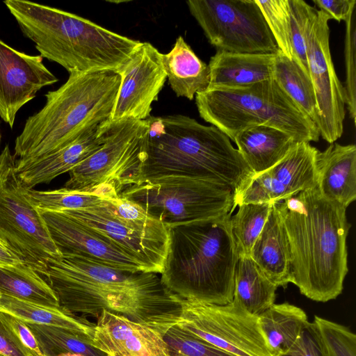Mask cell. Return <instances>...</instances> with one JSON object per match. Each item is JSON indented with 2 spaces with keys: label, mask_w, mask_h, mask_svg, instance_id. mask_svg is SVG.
<instances>
[{
  "label": "cell",
  "mask_w": 356,
  "mask_h": 356,
  "mask_svg": "<svg viewBox=\"0 0 356 356\" xmlns=\"http://www.w3.org/2000/svg\"><path fill=\"white\" fill-rule=\"evenodd\" d=\"M118 72L121 81L110 121L147 119L167 79L162 54L140 42Z\"/></svg>",
  "instance_id": "obj_16"
},
{
  "label": "cell",
  "mask_w": 356,
  "mask_h": 356,
  "mask_svg": "<svg viewBox=\"0 0 356 356\" xmlns=\"http://www.w3.org/2000/svg\"><path fill=\"white\" fill-rule=\"evenodd\" d=\"M273 79L318 127L320 112L311 78L295 59L289 58L279 49L275 56Z\"/></svg>",
  "instance_id": "obj_28"
},
{
  "label": "cell",
  "mask_w": 356,
  "mask_h": 356,
  "mask_svg": "<svg viewBox=\"0 0 356 356\" xmlns=\"http://www.w3.org/2000/svg\"><path fill=\"white\" fill-rule=\"evenodd\" d=\"M345 63L346 101L349 115L355 124L356 118V22L355 10L346 22Z\"/></svg>",
  "instance_id": "obj_38"
},
{
  "label": "cell",
  "mask_w": 356,
  "mask_h": 356,
  "mask_svg": "<svg viewBox=\"0 0 356 356\" xmlns=\"http://www.w3.org/2000/svg\"><path fill=\"white\" fill-rule=\"evenodd\" d=\"M325 356H356V336L348 327L315 316Z\"/></svg>",
  "instance_id": "obj_35"
},
{
  "label": "cell",
  "mask_w": 356,
  "mask_h": 356,
  "mask_svg": "<svg viewBox=\"0 0 356 356\" xmlns=\"http://www.w3.org/2000/svg\"><path fill=\"white\" fill-rule=\"evenodd\" d=\"M0 245L3 246V248H5L3 245V243H1V241H0Z\"/></svg>",
  "instance_id": "obj_46"
},
{
  "label": "cell",
  "mask_w": 356,
  "mask_h": 356,
  "mask_svg": "<svg viewBox=\"0 0 356 356\" xmlns=\"http://www.w3.org/2000/svg\"><path fill=\"white\" fill-rule=\"evenodd\" d=\"M163 338L171 356H236L190 335L176 325Z\"/></svg>",
  "instance_id": "obj_37"
},
{
  "label": "cell",
  "mask_w": 356,
  "mask_h": 356,
  "mask_svg": "<svg viewBox=\"0 0 356 356\" xmlns=\"http://www.w3.org/2000/svg\"><path fill=\"white\" fill-rule=\"evenodd\" d=\"M330 17L316 10L307 35V57L320 112L318 127L320 136L333 143L343 131L346 91L338 79L330 49Z\"/></svg>",
  "instance_id": "obj_14"
},
{
  "label": "cell",
  "mask_w": 356,
  "mask_h": 356,
  "mask_svg": "<svg viewBox=\"0 0 356 356\" xmlns=\"http://www.w3.org/2000/svg\"><path fill=\"white\" fill-rule=\"evenodd\" d=\"M91 346L105 356H171L158 330L107 310L97 318Z\"/></svg>",
  "instance_id": "obj_19"
},
{
  "label": "cell",
  "mask_w": 356,
  "mask_h": 356,
  "mask_svg": "<svg viewBox=\"0 0 356 356\" xmlns=\"http://www.w3.org/2000/svg\"><path fill=\"white\" fill-rule=\"evenodd\" d=\"M28 196L40 210L63 211L90 208L102 204L108 196L103 192H88L61 188L38 191L26 188Z\"/></svg>",
  "instance_id": "obj_33"
},
{
  "label": "cell",
  "mask_w": 356,
  "mask_h": 356,
  "mask_svg": "<svg viewBox=\"0 0 356 356\" xmlns=\"http://www.w3.org/2000/svg\"><path fill=\"white\" fill-rule=\"evenodd\" d=\"M180 300L176 325L184 332L236 356H275L263 337L258 316L235 298L223 305Z\"/></svg>",
  "instance_id": "obj_12"
},
{
  "label": "cell",
  "mask_w": 356,
  "mask_h": 356,
  "mask_svg": "<svg viewBox=\"0 0 356 356\" xmlns=\"http://www.w3.org/2000/svg\"><path fill=\"white\" fill-rule=\"evenodd\" d=\"M0 241L42 277L48 264L62 257L14 169L0 183Z\"/></svg>",
  "instance_id": "obj_13"
},
{
  "label": "cell",
  "mask_w": 356,
  "mask_h": 356,
  "mask_svg": "<svg viewBox=\"0 0 356 356\" xmlns=\"http://www.w3.org/2000/svg\"><path fill=\"white\" fill-rule=\"evenodd\" d=\"M316 187L325 198L347 208L356 199V146L337 143L316 156Z\"/></svg>",
  "instance_id": "obj_21"
},
{
  "label": "cell",
  "mask_w": 356,
  "mask_h": 356,
  "mask_svg": "<svg viewBox=\"0 0 356 356\" xmlns=\"http://www.w3.org/2000/svg\"><path fill=\"white\" fill-rule=\"evenodd\" d=\"M250 257L277 287L290 283L291 254L284 227L274 204Z\"/></svg>",
  "instance_id": "obj_23"
},
{
  "label": "cell",
  "mask_w": 356,
  "mask_h": 356,
  "mask_svg": "<svg viewBox=\"0 0 356 356\" xmlns=\"http://www.w3.org/2000/svg\"><path fill=\"white\" fill-rule=\"evenodd\" d=\"M265 341L275 356L285 353L309 323L305 312L289 302L273 304L258 316Z\"/></svg>",
  "instance_id": "obj_26"
},
{
  "label": "cell",
  "mask_w": 356,
  "mask_h": 356,
  "mask_svg": "<svg viewBox=\"0 0 356 356\" xmlns=\"http://www.w3.org/2000/svg\"><path fill=\"white\" fill-rule=\"evenodd\" d=\"M278 49L293 59L291 43V17L289 0H255Z\"/></svg>",
  "instance_id": "obj_34"
},
{
  "label": "cell",
  "mask_w": 356,
  "mask_h": 356,
  "mask_svg": "<svg viewBox=\"0 0 356 356\" xmlns=\"http://www.w3.org/2000/svg\"><path fill=\"white\" fill-rule=\"evenodd\" d=\"M280 356H325L318 332L313 322H309L292 346Z\"/></svg>",
  "instance_id": "obj_39"
},
{
  "label": "cell",
  "mask_w": 356,
  "mask_h": 356,
  "mask_svg": "<svg viewBox=\"0 0 356 356\" xmlns=\"http://www.w3.org/2000/svg\"><path fill=\"white\" fill-rule=\"evenodd\" d=\"M15 158L6 145L0 152V183L15 168Z\"/></svg>",
  "instance_id": "obj_43"
},
{
  "label": "cell",
  "mask_w": 356,
  "mask_h": 356,
  "mask_svg": "<svg viewBox=\"0 0 356 356\" xmlns=\"http://www.w3.org/2000/svg\"><path fill=\"white\" fill-rule=\"evenodd\" d=\"M44 279L60 306L97 318L103 310L151 327L163 336L179 321L180 298L161 282L159 273L130 271L75 255L51 261Z\"/></svg>",
  "instance_id": "obj_1"
},
{
  "label": "cell",
  "mask_w": 356,
  "mask_h": 356,
  "mask_svg": "<svg viewBox=\"0 0 356 356\" xmlns=\"http://www.w3.org/2000/svg\"><path fill=\"white\" fill-rule=\"evenodd\" d=\"M0 295L51 307L60 306L49 283L31 266H0Z\"/></svg>",
  "instance_id": "obj_30"
},
{
  "label": "cell",
  "mask_w": 356,
  "mask_h": 356,
  "mask_svg": "<svg viewBox=\"0 0 356 356\" xmlns=\"http://www.w3.org/2000/svg\"><path fill=\"white\" fill-rule=\"evenodd\" d=\"M1 296V295H0Z\"/></svg>",
  "instance_id": "obj_48"
},
{
  "label": "cell",
  "mask_w": 356,
  "mask_h": 356,
  "mask_svg": "<svg viewBox=\"0 0 356 356\" xmlns=\"http://www.w3.org/2000/svg\"><path fill=\"white\" fill-rule=\"evenodd\" d=\"M233 141L254 175L275 165L298 143L291 134L267 125L245 129Z\"/></svg>",
  "instance_id": "obj_24"
},
{
  "label": "cell",
  "mask_w": 356,
  "mask_h": 356,
  "mask_svg": "<svg viewBox=\"0 0 356 356\" xmlns=\"http://www.w3.org/2000/svg\"><path fill=\"white\" fill-rule=\"evenodd\" d=\"M273 203H245L230 216L229 225L238 257H250L251 250L261 232Z\"/></svg>",
  "instance_id": "obj_32"
},
{
  "label": "cell",
  "mask_w": 356,
  "mask_h": 356,
  "mask_svg": "<svg viewBox=\"0 0 356 356\" xmlns=\"http://www.w3.org/2000/svg\"><path fill=\"white\" fill-rule=\"evenodd\" d=\"M3 3L40 56L69 74L118 72L140 42L58 8L25 0Z\"/></svg>",
  "instance_id": "obj_6"
},
{
  "label": "cell",
  "mask_w": 356,
  "mask_h": 356,
  "mask_svg": "<svg viewBox=\"0 0 356 356\" xmlns=\"http://www.w3.org/2000/svg\"><path fill=\"white\" fill-rule=\"evenodd\" d=\"M0 312L17 317L26 323L66 328L92 339L95 324L61 306L39 305L1 295Z\"/></svg>",
  "instance_id": "obj_27"
},
{
  "label": "cell",
  "mask_w": 356,
  "mask_h": 356,
  "mask_svg": "<svg viewBox=\"0 0 356 356\" xmlns=\"http://www.w3.org/2000/svg\"><path fill=\"white\" fill-rule=\"evenodd\" d=\"M40 55L19 51L0 40V118L13 129L19 110L58 78Z\"/></svg>",
  "instance_id": "obj_17"
},
{
  "label": "cell",
  "mask_w": 356,
  "mask_h": 356,
  "mask_svg": "<svg viewBox=\"0 0 356 356\" xmlns=\"http://www.w3.org/2000/svg\"><path fill=\"white\" fill-rule=\"evenodd\" d=\"M109 122L90 129L71 143L50 154L29 164L15 166V175L25 188L31 189L69 172L102 146Z\"/></svg>",
  "instance_id": "obj_20"
},
{
  "label": "cell",
  "mask_w": 356,
  "mask_h": 356,
  "mask_svg": "<svg viewBox=\"0 0 356 356\" xmlns=\"http://www.w3.org/2000/svg\"><path fill=\"white\" fill-rule=\"evenodd\" d=\"M273 204L289 246L290 283L316 302L337 298L348 271L346 239L351 225L346 208L325 198L316 186Z\"/></svg>",
  "instance_id": "obj_2"
},
{
  "label": "cell",
  "mask_w": 356,
  "mask_h": 356,
  "mask_svg": "<svg viewBox=\"0 0 356 356\" xmlns=\"http://www.w3.org/2000/svg\"><path fill=\"white\" fill-rule=\"evenodd\" d=\"M1 140H2V134H1V122H0V146H1Z\"/></svg>",
  "instance_id": "obj_45"
},
{
  "label": "cell",
  "mask_w": 356,
  "mask_h": 356,
  "mask_svg": "<svg viewBox=\"0 0 356 356\" xmlns=\"http://www.w3.org/2000/svg\"><path fill=\"white\" fill-rule=\"evenodd\" d=\"M277 289L250 257H238L234 271V298L249 313L259 316L274 304Z\"/></svg>",
  "instance_id": "obj_29"
},
{
  "label": "cell",
  "mask_w": 356,
  "mask_h": 356,
  "mask_svg": "<svg viewBox=\"0 0 356 356\" xmlns=\"http://www.w3.org/2000/svg\"><path fill=\"white\" fill-rule=\"evenodd\" d=\"M319 10L327 14L330 19L345 21L355 10V0H313Z\"/></svg>",
  "instance_id": "obj_41"
},
{
  "label": "cell",
  "mask_w": 356,
  "mask_h": 356,
  "mask_svg": "<svg viewBox=\"0 0 356 356\" xmlns=\"http://www.w3.org/2000/svg\"><path fill=\"white\" fill-rule=\"evenodd\" d=\"M289 4L293 58L309 75L307 57V35L316 9L303 0H289Z\"/></svg>",
  "instance_id": "obj_36"
},
{
  "label": "cell",
  "mask_w": 356,
  "mask_h": 356,
  "mask_svg": "<svg viewBox=\"0 0 356 356\" xmlns=\"http://www.w3.org/2000/svg\"><path fill=\"white\" fill-rule=\"evenodd\" d=\"M34 334L43 356H58L62 353L83 356H105L91 346L88 337L72 330L26 323Z\"/></svg>",
  "instance_id": "obj_31"
},
{
  "label": "cell",
  "mask_w": 356,
  "mask_h": 356,
  "mask_svg": "<svg viewBox=\"0 0 356 356\" xmlns=\"http://www.w3.org/2000/svg\"><path fill=\"white\" fill-rule=\"evenodd\" d=\"M200 117L234 140L241 131L267 125L291 134L300 142H317L316 125L270 79L235 88H207L195 95Z\"/></svg>",
  "instance_id": "obj_7"
},
{
  "label": "cell",
  "mask_w": 356,
  "mask_h": 356,
  "mask_svg": "<svg viewBox=\"0 0 356 356\" xmlns=\"http://www.w3.org/2000/svg\"><path fill=\"white\" fill-rule=\"evenodd\" d=\"M186 4L217 51L276 54L278 51L255 0H189Z\"/></svg>",
  "instance_id": "obj_11"
},
{
  "label": "cell",
  "mask_w": 356,
  "mask_h": 356,
  "mask_svg": "<svg viewBox=\"0 0 356 356\" xmlns=\"http://www.w3.org/2000/svg\"><path fill=\"white\" fill-rule=\"evenodd\" d=\"M140 264L161 274L169 245V228L120 195L97 206L60 211Z\"/></svg>",
  "instance_id": "obj_8"
},
{
  "label": "cell",
  "mask_w": 356,
  "mask_h": 356,
  "mask_svg": "<svg viewBox=\"0 0 356 356\" xmlns=\"http://www.w3.org/2000/svg\"><path fill=\"white\" fill-rule=\"evenodd\" d=\"M231 214L169 229L161 280L187 300L223 305L234 299L238 254L229 225Z\"/></svg>",
  "instance_id": "obj_5"
},
{
  "label": "cell",
  "mask_w": 356,
  "mask_h": 356,
  "mask_svg": "<svg viewBox=\"0 0 356 356\" xmlns=\"http://www.w3.org/2000/svg\"><path fill=\"white\" fill-rule=\"evenodd\" d=\"M0 354L3 356H32L0 312Z\"/></svg>",
  "instance_id": "obj_40"
},
{
  "label": "cell",
  "mask_w": 356,
  "mask_h": 356,
  "mask_svg": "<svg viewBox=\"0 0 356 356\" xmlns=\"http://www.w3.org/2000/svg\"><path fill=\"white\" fill-rule=\"evenodd\" d=\"M318 149L300 142L275 165L253 175L234 191V209L245 203H274L316 186Z\"/></svg>",
  "instance_id": "obj_15"
},
{
  "label": "cell",
  "mask_w": 356,
  "mask_h": 356,
  "mask_svg": "<svg viewBox=\"0 0 356 356\" xmlns=\"http://www.w3.org/2000/svg\"><path fill=\"white\" fill-rule=\"evenodd\" d=\"M147 120L109 122L102 146L70 172L65 188L109 194L132 185L138 174Z\"/></svg>",
  "instance_id": "obj_10"
},
{
  "label": "cell",
  "mask_w": 356,
  "mask_h": 356,
  "mask_svg": "<svg viewBox=\"0 0 356 356\" xmlns=\"http://www.w3.org/2000/svg\"><path fill=\"white\" fill-rule=\"evenodd\" d=\"M119 195L169 229L232 214L234 210L232 188L190 178L169 177L134 184Z\"/></svg>",
  "instance_id": "obj_9"
},
{
  "label": "cell",
  "mask_w": 356,
  "mask_h": 356,
  "mask_svg": "<svg viewBox=\"0 0 356 356\" xmlns=\"http://www.w3.org/2000/svg\"><path fill=\"white\" fill-rule=\"evenodd\" d=\"M1 312L3 318L17 334L31 355L43 356L39 344L27 324L17 317L2 312Z\"/></svg>",
  "instance_id": "obj_42"
},
{
  "label": "cell",
  "mask_w": 356,
  "mask_h": 356,
  "mask_svg": "<svg viewBox=\"0 0 356 356\" xmlns=\"http://www.w3.org/2000/svg\"><path fill=\"white\" fill-rule=\"evenodd\" d=\"M275 54L216 51L208 65V88H235L273 79Z\"/></svg>",
  "instance_id": "obj_22"
},
{
  "label": "cell",
  "mask_w": 356,
  "mask_h": 356,
  "mask_svg": "<svg viewBox=\"0 0 356 356\" xmlns=\"http://www.w3.org/2000/svg\"><path fill=\"white\" fill-rule=\"evenodd\" d=\"M162 63L169 85L177 97L193 100L209 86L208 65L203 62L182 36L177 38L171 50L162 54Z\"/></svg>",
  "instance_id": "obj_25"
},
{
  "label": "cell",
  "mask_w": 356,
  "mask_h": 356,
  "mask_svg": "<svg viewBox=\"0 0 356 356\" xmlns=\"http://www.w3.org/2000/svg\"><path fill=\"white\" fill-rule=\"evenodd\" d=\"M58 356H83L80 354H74V353H62L58 355Z\"/></svg>",
  "instance_id": "obj_44"
},
{
  "label": "cell",
  "mask_w": 356,
  "mask_h": 356,
  "mask_svg": "<svg viewBox=\"0 0 356 356\" xmlns=\"http://www.w3.org/2000/svg\"><path fill=\"white\" fill-rule=\"evenodd\" d=\"M38 210L62 256H79L122 270L147 271L131 257L70 216L60 211Z\"/></svg>",
  "instance_id": "obj_18"
},
{
  "label": "cell",
  "mask_w": 356,
  "mask_h": 356,
  "mask_svg": "<svg viewBox=\"0 0 356 356\" xmlns=\"http://www.w3.org/2000/svg\"><path fill=\"white\" fill-rule=\"evenodd\" d=\"M121 78L115 70L73 72L29 116L15 140V167L50 154L90 129L110 121Z\"/></svg>",
  "instance_id": "obj_4"
},
{
  "label": "cell",
  "mask_w": 356,
  "mask_h": 356,
  "mask_svg": "<svg viewBox=\"0 0 356 356\" xmlns=\"http://www.w3.org/2000/svg\"><path fill=\"white\" fill-rule=\"evenodd\" d=\"M0 356H3V355H1L0 354Z\"/></svg>",
  "instance_id": "obj_47"
},
{
  "label": "cell",
  "mask_w": 356,
  "mask_h": 356,
  "mask_svg": "<svg viewBox=\"0 0 356 356\" xmlns=\"http://www.w3.org/2000/svg\"><path fill=\"white\" fill-rule=\"evenodd\" d=\"M132 184L169 177L219 184L234 191L254 175L230 139L213 125L183 115L149 116Z\"/></svg>",
  "instance_id": "obj_3"
}]
</instances>
